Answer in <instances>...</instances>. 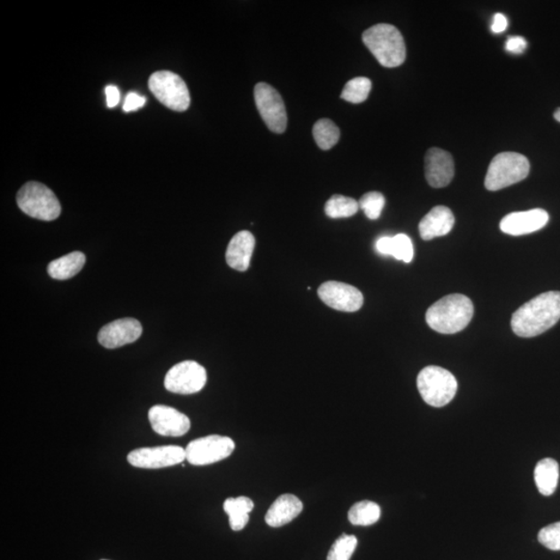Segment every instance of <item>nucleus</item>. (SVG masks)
Listing matches in <instances>:
<instances>
[{
    "label": "nucleus",
    "instance_id": "nucleus-6",
    "mask_svg": "<svg viewBox=\"0 0 560 560\" xmlns=\"http://www.w3.org/2000/svg\"><path fill=\"white\" fill-rule=\"evenodd\" d=\"M17 204L27 215L39 221H56L62 212L56 194L38 182H28L21 187L17 193Z\"/></svg>",
    "mask_w": 560,
    "mask_h": 560
},
{
    "label": "nucleus",
    "instance_id": "nucleus-27",
    "mask_svg": "<svg viewBox=\"0 0 560 560\" xmlns=\"http://www.w3.org/2000/svg\"><path fill=\"white\" fill-rule=\"evenodd\" d=\"M371 89V82L367 77H356L346 82L340 98L353 105H359L368 99Z\"/></svg>",
    "mask_w": 560,
    "mask_h": 560
},
{
    "label": "nucleus",
    "instance_id": "nucleus-3",
    "mask_svg": "<svg viewBox=\"0 0 560 560\" xmlns=\"http://www.w3.org/2000/svg\"><path fill=\"white\" fill-rule=\"evenodd\" d=\"M362 41L386 68H395L403 65L406 59V45L400 30L391 24L381 23L365 30Z\"/></svg>",
    "mask_w": 560,
    "mask_h": 560
},
{
    "label": "nucleus",
    "instance_id": "nucleus-31",
    "mask_svg": "<svg viewBox=\"0 0 560 560\" xmlns=\"http://www.w3.org/2000/svg\"><path fill=\"white\" fill-rule=\"evenodd\" d=\"M145 102H147V99H145L144 97L134 93V91H131V93L128 94L126 97L123 106L124 112H136L137 111V109L144 107Z\"/></svg>",
    "mask_w": 560,
    "mask_h": 560
},
{
    "label": "nucleus",
    "instance_id": "nucleus-11",
    "mask_svg": "<svg viewBox=\"0 0 560 560\" xmlns=\"http://www.w3.org/2000/svg\"><path fill=\"white\" fill-rule=\"evenodd\" d=\"M133 467L144 470H160L181 464L186 460V450L178 446H164L134 449L127 456Z\"/></svg>",
    "mask_w": 560,
    "mask_h": 560
},
{
    "label": "nucleus",
    "instance_id": "nucleus-32",
    "mask_svg": "<svg viewBox=\"0 0 560 560\" xmlns=\"http://www.w3.org/2000/svg\"><path fill=\"white\" fill-rule=\"evenodd\" d=\"M527 42L523 36H509L505 43V50L511 53L521 54L525 51Z\"/></svg>",
    "mask_w": 560,
    "mask_h": 560
},
{
    "label": "nucleus",
    "instance_id": "nucleus-33",
    "mask_svg": "<svg viewBox=\"0 0 560 560\" xmlns=\"http://www.w3.org/2000/svg\"><path fill=\"white\" fill-rule=\"evenodd\" d=\"M107 107L113 108L117 106L121 100L120 90L115 85H107L105 89Z\"/></svg>",
    "mask_w": 560,
    "mask_h": 560
},
{
    "label": "nucleus",
    "instance_id": "nucleus-22",
    "mask_svg": "<svg viewBox=\"0 0 560 560\" xmlns=\"http://www.w3.org/2000/svg\"><path fill=\"white\" fill-rule=\"evenodd\" d=\"M253 508L252 499L245 496L228 498L224 502L223 509L229 516V526L234 532H240L247 525L249 513Z\"/></svg>",
    "mask_w": 560,
    "mask_h": 560
},
{
    "label": "nucleus",
    "instance_id": "nucleus-21",
    "mask_svg": "<svg viewBox=\"0 0 560 560\" xmlns=\"http://www.w3.org/2000/svg\"><path fill=\"white\" fill-rule=\"evenodd\" d=\"M559 478V466L556 460L546 458L535 466V485L541 495L550 496L556 492Z\"/></svg>",
    "mask_w": 560,
    "mask_h": 560
},
{
    "label": "nucleus",
    "instance_id": "nucleus-34",
    "mask_svg": "<svg viewBox=\"0 0 560 560\" xmlns=\"http://www.w3.org/2000/svg\"><path fill=\"white\" fill-rule=\"evenodd\" d=\"M508 27V19L503 14L497 13L493 18L491 29L493 33L501 34Z\"/></svg>",
    "mask_w": 560,
    "mask_h": 560
},
{
    "label": "nucleus",
    "instance_id": "nucleus-26",
    "mask_svg": "<svg viewBox=\"0 0 560 560\" xmlns=\"http://www.w3.org/2000/svg\"><path fill=\"white\" fill-rule=\"evenodd\" d=\"M359 210V204L354 198L336 194L325 205V213L328 217L348 218L355 215Z\"/></svg>",
    "mask_w": 560,
    "mask_h": 560
},
{
    "label": "nucleus",
    "instance_id": "nucleus-24",
    "mask_svg": "<svg viewBox=\"0 0 560 560\" xmlns=\"http://www.w3.org/2000/svg\"><path fill=\"white\" fill-rule=\"evenodd\" d=\"M381 509L378 504L369 501L357 502L349 510L348 518L353 525L369 526L378 522Z\"/></svg>",
    "mask_w": 560,
    "mask_h": 560
},
{
    "label": "nucleus",
    "instance_id": "nucleus-2",
    "mask_svg": "<svg viewBox=\"0 0 560 560\" xmlns=\"http://www.w3.org/2000/svg\"><path fill=\"white\" fill-rule=\"evenodd\" d=\"M473 303L467 296L452 294L443 297L425 315L432 330L442 334H455L465 330L473 318Z\"/></svg>",
    "mask_w": 560,
    "mask_h": 560
},
{
    "label": "nucleus",
    "instance_id": "nucleus-20",
    "mask_svg": "<svg viewBox=\"0 0 560 560\" xmlns=\"http://www.w3.org/2000/svg\"><path fill=\"white\" fill-rule=\"evenodd\" d=\"M376 251L383 255H392L394 259L410 263L414 257L413 243L409 237L399 234L394 237H381L376 242Z\"/></svg>",
    "mask_w": 560,
    "mask_h": 560
},
{
    "label": "nucleus",
    "instance_id": "nucleus-18",
    "mask_svg": "<svg viewBox=\"0 0 560 560\" xmlns=\"http://www.w3.org/2000/svg\"><path fill=\"white\" fill-rule=\"evenodd\" d=\"M455 216L452 210L444 206H437L425 215L419 223L420 237L429 241L437 237L446 236L453 229Z\"/></svg>",
    "mask_w": 560,
    "mask_h": 560
},
{
    "label": "nucleus",
    "instance_id": "nucleus-12",
    "mask_svg": "<svg viewBox=\"0 0 560 560\" xmlns=\"http://www.w3.org/2000/svg\"><path fill=\"white\" fill-rule=\"evenodd\" d=\"M320 299L326 306L339 312L354 313L363 306V295L357 288L348 284L327 282L318 290Z\"/></svg>",
    "mask_w": 560,
    "mask_h": 560
},
{
    "label": "nucleus",
    "instance_id": "nucleus-4",
    "mask_svg": "<svg viewBox=\"0 0 560 560\" xmlns=\"http://www.w3.org/2000/svg\"><path fill=\"white\" fill-rule=\"evenodd\" d=\"M531 164L525 156L515 152L498 154L490 163L485 179L489 191H498L527 178Z\"/></svg>",
    "mask_w": 560,
    "mask_h": 560
},
{
    "label": "nucleus",
    "instance_id": "nucleus-25",
    "mask_svg": "<svg viewBox=\"0 0 560 560\" xmlns=\"http://www.w3.org/2000/svg\"><path fill=\"white\" fill-rule=\"evenodd\" d=\"M314 137L322 150H330L338 143L340 132L338 127L330 119H321L314 126Z\"/></svg>",
    "mask_w": 560,
    "mask_h": 560
},
{
    "label": "nucleus",
    "instance_id": "nucleus-15",
    "mask_svg": "<svg viewBox=\"0 0 560 560\" xmlns=\"http://www.w3.org/2000/svg\"><path fill=\"white\" fill-rule=\"evenodd\" d=\"M425 178L429 185L443 188L449 185L455 175V163L447 151L432 148L424 158Z\"/></svg>",
    "mask_w": 560,
    "mask_h": 560
},
{
    "label": "nucleus",
    "instance_id": "nucleus-13",
    "mask_svg": "<svg viewBox=\"0 0 560 560\" xmlns=\"http://www.w3.org/2000/svg\"><path fill=\"white\" fill-rule=\"evenodd\" d=\"M149 422L157 434L166 437H182L191 430L190 417L173 407L156 405L149 411Z\"/></svg>",
    "mask_w": 560,
    "mask_h": 560
},
{
    "label": "nucleus",
    "instance_id": "nucleus-28",
    "mask_svg": "<svg viewBox=\"0 0 560 560\" xmlns=\"http://www.w3.org/2000/svg\"><path fill=\"white\" fill-rule=\"evenodd\" d=\"M358 544L355 535L342 534L334 541L327 560H350Z\"/></svg>",
    "mask_w": 560,
    "mask_h": 560
},
{
    "label": "nucleus",
    "instance_id": "nucleus-35",
    "mask_svg": "<svg viewBox=\"0 0 560 560\" xmlns=\"http://www.w3.org/2000/svg\"><path fill=\"white\" fill-rule=\"evenodd\" d=\"M554 119H556L560 123V108H557L556 113H554Z\"/></svg>",
    "mask_w": 560,
    "mask_h": 560
},
{
    "label": "nucleus",
    "instance_id": "nucleus-9",
    "mask_svg": "<svg viewBox=\"0 0 560 560\" xmlns=\"http://www.w3.org/2000/svg\"><path fill=\"white\" fill-rule=\"evenodd\" d=\"M254 100L268 129L274 133H284L287 129L288 117L278 91L269 84L260 82L254 88Z\"/></svg>",
    "mask_w": 560,
    "mask_h": 560
},
{
    "label": "nucleus",
    "instance_id": "nucleus-8",
    "mask_svg": "<svg viewBox=\"0 0 560 560\" xmlns=\"http://www.w3.org/2000/svg\"><path fill=\"white\" fill-rule=\"evenodd\" d=\"M235 442L229 437L210 435L191 441L186 450V460L193 466H206L221 462L234 453Z\"/></svg>",
    "mask_w": 560,
    "mask_h": 560
},
{
    "label": "nucleus",
    "instance_id": "nucleus-29",
    "mask_svg": "<svg viewBox=\"0 0 560 560\" xmlns=\"http://www.w3.org/2000/svg\"><path fill=\"white\" fill-rule=\"evenodd\" d=\"M359 209L364 212L370 221H376L381 216L383 208L385 206V198L380 192H369L359 200Z\"/></svg>",
    "mask_w": 560,
    "mask_h": 560
},
{
    "label": "nucleus",
    "instance_id": "nucleus-23",
    "mask_svg": "<svg viewBox=\"0 0 560 560\" xmlns=\"http://www.w3.org/2000/svg\"><path fill=\"white\" fill-rule=\"evenodd\" d=\"M84 264L85 255L82 253L74 252L52 261L48 265L47 271L54 279L66 280L81 272Z\"/></svg>",
    "mask_w": 560,
    "mask_h": 560
},
{
    "label": "nucleus",
    "instance_id": "nucleus-16",
    "mask_svg": "<svg viewBox=\"0 0 560 560\" xmlns=\"http://www.w3.org/2000/svg\"><path fill=\"white\" fill-rule=\"evenodd\" d=\"M549 222V214L543 209L514 212L501 222V229L510 236H523L534 233Z\"/></svg>",
    "mask_w": 560,
    "mask_h": 560
},
{
    "label": "nucleus",
    "instance_id": "nucleus-10",
    "mask_svg": "<svg viewBox=\"0 0 560 560\" xmlns=\"http://www.w3.org/2000/svg\"><path fill=\"white\" fill-rule=\"evenodd\" d=\"M206 371L203 365L187 361L174 365L164 379L167 391L178 394L197 393L205 387Z\"/></svg>",
    "mask_w": 560,
    "mask_h": 560
},
{
    "label": "nucleus",
    "instance_id": "nucleus-30",
    "mask_svg": "<svg viewBox=\"0 0 560 560\" xmlns=\"http://www.w3.org/2000/svg\"><path fill=\"white\" fill-rule=\"evenodd\" d=\"M539 541L552 551H560V522L553 523L541 529Z\"/></svg>",
    "mask_w": 560,
    "mask_h": 560
},
{
    "label": "nucleus",
    "instance_id": "nucleus-14",
    "mask_svg": "<svg viewBox=\"0 0 560 560\" xmlns=\"http://www.w3.org/2000/svg\"><path fill=\"white\" fill-rule=\"evenodd\" d=\"M143 326L136 319L115 320L102 327L98 334L99 343L107 349H117L136 342L142 336Z\"/></svg>",
    "mask_w": 560,
    "mask_h": 560
},
{
    "label": "nucleus",
    "instance_id": "nucleus-19",
    "mask_svg": "<svg viewBox=\"0 0 560 560\" xmlns=\"http://www.w3.org/2000/svg\"><path fill=\"white\" fill-rule=\"evenodd\" d=\"M303 503L292 494L279 496L268 509L265 520L268 525L277 528L289 525L301 514Z\"/></svg>",
    "mask_w": 560,
    "mask_h": 560
},
{
    "label": "nucleus",
    "instance_id": "nucleus-36",
    "mask_svg": "<svg viewBox=\"0 0 560 560\" xmlns=\"http://www.w3.org/2000/svg\"><path fill=\"white\" fill-rule=\"evenodd\" d=\"M102 560H106V559H102Z\"/></svg>",
    "mask_w": 560,
    "mask_h": 560
},
{
    "label": "nucleus",
    "instance_id": "nucleus-17",
    "mask_svg": "<svg viewBox=\"0 0 560 560\" xmlns=\"http://www.w3.org/2000/svg\"><path fill=\"white\" fill-rule=\"evenodd\" d=\"M255 239L251 231L241 230L233 237L227 249V263L233 269L245 272L251 265Z\"/></svg>",
    "mask_w": 560,
    "mask_h": 560
},
{
    "label": "nucleus",
    "instance_id": "nucleus-7",
    "mask_svg": "<svg viewBox=\"0 0 560 560\" xmlns=\"http://www.w3.org/2000/svg\"><path fill=\"white\" fill-rule=\"evenodd\" d=\"M149 88L157 100L172 111L183 113L191 106L190 89L174 72H155L149 79Z\"/></svg>",
    "mask_w": 560,
    "mask_h": 560
},
{
    "label": "nucleus",
    "instance_id": "nucleus-1",
    "mask_svg": "<svg viewBox=\"0 0 560 560\" xmlns=\"http://www.w3.org/2000/svg\"><path fill=\"white\" fill-rule=\"evenodd\" d=\"M560 320V292L551 291L523 304L511 316V328L520 338H534Z\"/></svg>",
    "mask_w": 560,
    "mask_h": 560
},
{
    "label": "nucleus",
    "instance_id": "nucleus-5",
    "mask_svg": "<svg viewBox=\"0 0 560 560\" xmlns=\"http://www.w3.org/2000/svg\"><path fill=\"white\" fill-rule=\"evenodd\" d=\"M417 388L425 403L440 408L453 401L458 391V381L447 369L431 365L420 370Z\"/></svg>",
    "mask_w": 560,
    "mask_h": 560
}]
</instances>
